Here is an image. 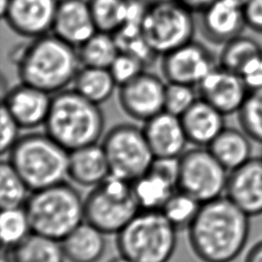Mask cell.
<instances>
[{
	"label": "cell",
	"mask_w": 262,
	"mask_h": 262,
	"mask_svg": "<svg viewBox=\"0 0 262 262\" xmlns=\"http://www.w3.org/2000/svg\"><path fill=\"white\" fill-rule=\"evenodd\" d=\"M233 1H234V2H236L237 4H239L241 6H243V7H244V6L247 4V2H248L249 0H233Z\"/></svg>",
	"instance_id": "44"
},
{
	"label": "cell",
	"mask_w": 262,
	"mask_h": 262,
	"mask_svg": "<svg viewBox=\"0 0 262 262\" xmlns=\"http://www.w3.org/2000/svg\"><path fill=\"white\" fill-rule=\"evenodd\" d=\"M8 2H9V0H1L0 1V3H1V14L5 11V9L8 5Z\"/></svg>",
	"instance_id": "43"
},
{
	"label": "cell",
	"mask_w": 262,
	"mask_h": 262,
	"mask_svg": "<svg viewBox=\"0 0 262 262\" xmlns=\"http://www.w3.org/2000/svg\"><path fill=\"white\" fill-rule=\"evenodd\" d=\"M51 101L50 93L20 82L7 91L2 104L21 128L32 129L45 124Z\"/></svg>",
	"instance_id": "17"
},
{
	"label": "cell",
	"mask_w": 262,
	"mask_h": 262,
	"mask_svg": "<svg viewBox=\"0 0 262 262\" xmlns=\"http://www.w3.org/2000/svg\"><path fill=\"white\" fill-rule=\"evenodd\" d=\"M239 75L250 91L262 89V52L256 55Z\"/></svg>",
	"instance_id": "37"
},
{
	"label": "cell",
	"mask_w": 262,
	"mask_h": 262,
	"mask_svg": "<svg viewBox=\"0 0 262 262\" xmlns=\"http://www.w3.org/2000/svg\"><path fill=\"white\" fill-rule=\"evenodd\" d=\"M104 149L111 175L134 181L146 173L155 159L143 129L132 124H119L105 135Z\"/></svg>",
	"instance_id": "9"
},
{
	"label": "cell",
	"mask_w": 262,
	"mask_h": 262,
	"mask_svg": "<svg viewBox=\"0 0 262 262\" xmlns=\"http://www.w3.org/2000/svg\"><path fill=\"white\" fill-rule=\"evenodd\" d=\"M198 13L196 26L201 34L216 45L243 34L247 27L244 7L233 0H213Z\"/></svg>",
	"instance_id": "14"
},
{
	"label": "cell",
	"mask_w": 262,
	"mask_h": 262,
	"mask_svg": "<svg viewBox=\"0 0 262 262\" xmlns=\"http://www.w3.org/2000/svg\"><path fill=\"white\" fill-rule=\"evenodd\" d=\"M45 133L71 151L97 143L104 130V116L96 104L76 90H62L52 97Z\"/></svg>",
	"instance_id": "3"
},
{
	"label": "cell",
	"mask_w": 262,
	"mask_h": 262,
	"mask_svg": "<svg viewBox=\"0 0 262 262\" xmlns=\"http://www.w3.org/2000/svg\"><path fill=\"white\" fill-rule=\"evenodd\" d=\"M24 207L33 232L60 242L85 221L84 199L64 181L33 190Z\"/></svg>",
	"instance_id": "4"
},
{
	"label": "cell",
	"mask_w": 262,
	"mask_h": 262,
	"mask_svg": "<svg viewBox=\"0 0 262 262\" xmlns=\"http://www.w3.org/2000/svg\"><path fill=\"white\" fill-rule=\"evenodd\" d=\"M32 232L31 223L25 207L2 209L0 234L5 249H11Z\"/></svg>",
	"instance_id": "31"
},
{
	"label": "cell",
	"mask_w": 262,
	"mask_h": 262,
	"mask_svg": "<svg viewBox=\"0 0 262 262\" xmlns=\"http://www.w3.org/2000/svg\"><path fill=\"white\" fill-rule=\"evenodd\" d=\"M108 262H133V261L130 260L129 258H127V257H125V256H123V255L120 254V256L111 259Z\"/></svg>",
	"instance_id": "41"
},
{
	"label": "cell",
	"mask_w": 262,
	"mask_h": 262,
	"mask_svg": "<svg viewBox=\"0 0 262 262\" xmlns=\"http://www.w3.org/2000/svg\"><path fill=\"white\" fill-rule=\"evenodd\" d=\"M7 252H3L2 253V257H1V262H12V259H11V256H10V253H9V250L6 249Z\"/></svg>",
	"instance_id": "42"
},
{
	"label": "cell",
	"mask_w": 262,
	"mask_h": 262,
	"mask_svg": "<svg viewBox=\"0 0 262 262\" xmlns=\"http://www.w3.org/2000/svg\"><path fill=\"white\" fill-rule=\"evenodd\" d=\"M251 140L242 128L225 127L207 147L230 172L253 158Z\"/></svg>",
	"instance_id": "23"
},
{
	"label": "cell",
	"mask_w": 262,
	"mask_h": 262,
	"mask_svg": "<svg viewBox=\"0 0 262 262\" xmlns=\"http://www.w3.org/2000/svg\"><path fill=\"white\" fill-rule=\"evenodd\" d=\"M195 88L200 98L225 116L237 114L250 92L241 75L219 64Z\"/></svg>",
	"instance_id": "13"
},
{
	"label": "cell",
	"mask_w": 262,
	"mask_h": 262,
	"mask_svg": "<svg viewBox=\"0 0 262 262\" xmlns=\"http://www.w3.org/2000/svg\"><path fill=\"white\" fill-rule=\"evenodd\" d=\"M20 82L50 94L62 91L82 67L78 50L53 33L33 38L13 54Z\"/></svg>",
	"instance_id": "2"
},
{
	"label": "cell",
	"mask_w": 262,
	"mask_h": 262,
	"mask_svg": "<svg viewBox=\"0 0 262 262\" xmlns=\"http://www.w3.org/2000/svg\"><path fill=\"white\" fill-rule=\"evenodd\" d=\"M85 221L105 234L119 233L140 211L132 182L114 175L93 186L84 199Z\"/></svg>",
	"instance_id": "7"
},
{
	"label": "cell",
	"mask_w": 262,
	"mask_h": 262,
	"mask_svg": "<svg viewBox=\"0 0 262 262\" xmlns=\"http://www.w3.org/2000/svg\"><path fill=\"white\" fill-rule=\"evenodd\" d=\"M237 116L241 128L249 137L262 143V89L249 92Z\"/></svg>",
	"instance_id": "33"
},
{
	"label": "cell",
	"mask_w": 262,
	"mask_h": 262,
	"mask_svg": "<svg viewBox=\"0 0 262 262\" xmlns=\"http://www.w3.org/2000/svg\"><path fill=\"white\" fill-rule=\"evenodd\" d=\"M201 206L202 204L193 196L178 189L169 198L161 211L177 229L187 228Z\"/></svg>",
	"instance_id": "32"
},
{
	"label": "cell",
	"mask_w": 262,
	"mask_h": 262,
	"mask_svg": "<svg viewBox=\"0 0 262 262\" xmlns=\"http://www.w3.org/2000/svg\"><path fill=\"white\" fill-rule=\"evenodd\" d=\"M250 216L226 195L202 204L187 227L188 241L202 262H232L244 251Z\"/></svg>",
	"instance_id": "1"
},
{
	"label": "cell",
	"mask_w": 262,
	"mask_h": 262,
	"mask_svg": "<svg viewBox=\"0 0 262 262\" xmlns=\"http://www.w3.org/2000/svg\"><path fill=\"white\" fill-rule=\"evenodd\" d=\"M176 1L182 3L193 12H199L208 4H210L213 0H176Z\"/></svg>",
	"instance_id": "40"
},
{
	"label": "cell",
	"mask_w": 262,
	"mask_h": 262,
	"mask_svg": "<svg viewBox=\"0 0 262 262\" xmlns=\"http://www.w3.org/2000/svg\"><path fill=\"white\" fill-rule=\"evenodd\" d=\"M244 14L247 27L262 34V0H249L244 6Z\"/></svg>",
	"instance_id": "38"
},
{
	"label": "cell",
	"mask_w": 262,
	"mask_h": 262,
	"mask_svg": "<svg viewBox=\"0 0 262 262\" xmlns=\"http://www.w3.org/2000/svg\"><path fill=\"white\" fill-rule=\"evenodd\" d=\"M225 115L202 98L180 117L188 142L207 147L225 126Z\"/></svg>",
	"instance_id": "20"
},
{
	"label": "cell",
	"mask_w": 262,
	"mask_h": 262,
	"mask_svg": "<svg viewBox=\"0 0 262 262\" xmlns=\"http://www.w3.org/2000/svg\"><path fill=\"white\" fill-rule=\"evenodd\" d=\"M8 250L12 262H63L66 259L60 241L33 231Z\"/></svg>",
	"instance_id": "24"
},
{
	"label": "cell",
	"mask_w": 262,
	"mask_h": 262,
	"mask_svg": "<svg viewBox=\"0 0 262 262\" xmlns=\"http://www.w3.org/2000/svg\"><path fill=\"white\" fill-rule=\"evenodd\" d=\"M228 174L208 147L196 146L179 157L178 189L204 204L225 195Z\"/></svg>",
	"instance_id": "10"
},
{
	"label": "cell",
	"mask_w": 262,
	"mask_h": 262,
	"mask_svg": "<svg viewBox=\"0 0 262 262\" xmlns=\"http://www.w3.org/2000/svg\"><path fill=\"white\" fill-rule=\"evenodd\" d=\"M108 70L117 85L121 86L141 74L145 67L135 56L126 52H119Z\"/></svg>",
	"instance_id": "35"
},
{
	"label": "cell",
	"mask_w": 262,
	"mask_h": 262,
	"mask_svg": "<svg viewBox=\"0 0 262 262\" xmlns=\"http://www.w3.org/2000/svg\"><path fill=\"white\" fill-rule=\"evenodd\" d=\"M117 86L110 70L105 68L82 66L73 81V89L96 104L106 101Z\"/></svg>",
	"instance_id": "26"
},
{
	"label": "cell",
	"mask_w": 262,
	"mask_h": 262,
	"mask_svg": "<svg viewBox=\"0 0 262 262\" xmlns=\"http://www.w3.org/2000/svg\"><path fill=\"white\" fill-rule=\"evenodd\" d=\"M244 262H262V239L250 248Z\"/></svg>",
	"instance_id": "39"
},
{
	"label": "cell",
	"mask_w": 262,
	"mask_h": 262,
	"mask_svg": "<svg viewBox=\"0 0 262 262\" xmlns=\"http://www.w3.org/2000/svg\"><path fill=\"white\" fill-rule=\"evenodd\" d=\"M111 175L102 144H89L69 154L68 177L83 186H95Z\"/></svg>",
	"instance_id": "21"
},
{
	"label": "cell",
	"mask_w": 262,
	"mask_h": 262,
	"mask_svg": "<svg viewBox=\"0 0 262 262\" xmlns=\"http://www.w3.org/2000/svg\"><path fill=\"white\" fill-rule=\"evenodd\" d=\"M146 3L148 4H152V3H157V2H162V1H168V0H144Z\"/></svg>",
	"instance_id": "45"
},
{
	"label": "cell",
	"mask_w": 262,
	"mask_h": 262,
	"mask_svg": "<svg viewBox=\"0 0 262 262\" xmlns=\"http://www.w3.org/2000/svg\"><path fill=\"white\" fill-rule=\"evenodd\" d=\"M195 28L193 11L176 0L149 4L141 23L143 37L159 55L191 41Z\"/></svg>",
	"instance_id": "8"
},
{
	"label": "cell",
	"mask_w": 262,
	"mask_h": 262,
	"mask_svg": "<svg viewBox=\"0 0 262 262\" xmlns=\"http://www.w3.org/2000/svg\"><path fill=\"white\" fill-rule=\"evenodd\" d=\"M132 187L140 210H161L178 188L175 182L150 169L132 181Z\"/></svg>",
	"instance_id": "25"
},
{
	"label": "cell",
	"mask_w": 262,
	"mask_h": 262,
	"mask_svg": "<svg viewBox=\"0 0 262 262\" xmlns=\"http://www.w3.org/2000/svg\"><path fill=\"white\" fill-rule=\"evenodd\" d=\"M117 235L120 254L133 262H169L177 246V228L161 210H140Z\"/></svg>",
	"instance_id": "6"
},
{
	"label": "cell",
	"mask_w": 262,
	"mask_h": 262,
	"mask_svg": "<svg viewBox=\"0 0 262 262\" xmlns=\"http://www.w3.org/2000/svg\"><path fill=\"white\" fill-rule=\"evenodd\" d=\"M199 98L195 86L167 82L165 91V111L181 117Z\"/></svg>",
	"instance_id": "34"
},
{
	"label": "cell",
	"mask_w": 262,
	"mask_h": 262,
	"mask_svg": "<svg viewBox=\"0 0 262 262\" xmlns=\"http://www.w3.org/2000/svg\"><path fill=\"white\" fill-rule=\"evenodd\" d=\"M105 233L84 221L62 241L66 259L70 262H97L104 254Z\"/></svg>",
	"instance_id": "22"
},
{
	"label": "cell",
	"mask_w": 262,
	"mask_h": 262,
	"mask_svg": "<svg viewBox=\"0 0 262 262\" xmlns=\"http://www.w3.org/2000/svg\"><path fill=\"white\" fill-rule=\"evenodd\" d=\"M142 129L155 158H179L185 151L188 139L180 117L163 111Z\"/></svg>",
	"instance_id": "18"
},
{
	"label": "cell",
	"mask_w": 262,
	"mask_h": 262,
	"mask_svg": "<svg viewBox=\"0 0 262 262\" xmlns=\"http://www.w3.org/2000/svg\"><path fill=\"white\" fill-rule=\"evenodd\" d=\"M97 31L114 34L125 23L127 0H88Z\"/></svg>",
	"instance_id": "30"
},
{
	"label": "cell",
	"mask_w": 262,
	"mask_h": 262,
	"mask_svg": "<svg viewBox=\"0 0 262 262\" xmlns=\"http://www.w3.org/2000/svg\"><path fill=\"white\" fill-rule=\"evenodd\" d=\"M59 0H9L1 14L16 34L37 38L52 32Z\"/></svg>",
	"instance_id": "15"
},
{
	"label": "cell",
	"mask_w": 262,
	"mask_h": 262,
	"mask_svg": "<svg viewBox=\"0 0 262 262\" xmlns=\"http://www.w3.org/2000/svg\"><path fill=\"white\" fill-rule=\"evenodd\" d=\"M166 86L167 83L160 77L143 71L119 86V102L128 116L146 122L165 111Z\"/></svg>",
	"instance_id": "12"
},
{
	"label": "cell",
	"mask_w": 262,
	"mask_h": 262,
	"mask_svg": "<svg viewBox=\"0 0 262 262\" xmlns=\"http://www.w3.org/2000/svg\"><path fill=\"white\" fill-rule=\"evenodd\" d=\"M82 66L108 69L120 50L114 34L96 31L78 48Z\"/></svg>",
	"instance_id": "27"
},
{
	"label": "cell",
	"mask_w": 262,
	"mask_h": 262,
	"mask_svg": "<svg viewBox=\"0 0 262 262\" xmlns=\"http://www.w3.org/2000/svg\"><path fill=\"white\" fill-rule=\"evenodd\" d=\"M217 66L212 51L193 40L163 54L161 62L167 82L195 87Z\"/></svg>",
	"instance_id": "11"
},
{
	"label": "cell",
	"mask_w": 262,
	"mask_h": 262,
	"mask_svg": "<svg viewBox=\"0 0 262 262\" xmlns=\"http://www.w3.org/2000/svg\"><path fill=\"white\" fill-rule=\"evenodd\" d=\"M222 46L219 55V66L238 75L256 55L262 52V47L257 40L243 34L229 40Z\"/></svg>",
	"instance_id": "28"
},
{
	"label": "cell",
	"mask_w": 262,
	"mask_h": 262,
	"mask_svg": "<svg viewBox=\"0 0 262 262\" xmlns=\"http://www.w3.org/2000/svg\"><path fill=\"white\" fill-rule=\"evenodd\" d=\"M8 154V161L31 190L62 182L68 177L70 151L47 133L20 136Z\"/></svg>",
	"instance_id": "5"
},
{
	"label": "cell",
	"mask_w": 262,
	"mask_h": 262,
	"mask_svg": "<svg viewBox=\"0 0 262 262\" xmlns=\"http://www.w3.org/2000/svg\"><path fill=\"white\" fill-rule=\"evenodd\" d=\"M30 190L26 181L10 162L3 161L0 166L1 209L24 207L29 198Z\"/></svg>",
	"instance_id": "29"
},
{
	"label": "cell",
	"mask_w": 262,
	"mask_h": 262,
	"mask_svg": "<svg viewBox=\"0 0 262 262\" xmlns=\"http://www.w3.org/2000/svg\"><path fill=\"white\" fill-rule=\"evenodd\" d=\"M225 195L250 217L262 214V157L229 172Z\"/></svg>",
	"instance_id": "16"
},
{
	"label": "cell",
	"mask_w": 262,
	"mask_h": 262,
	"mask_svg": "<svg viewBox=\"0 0 262 262\" xmlns=\"http://www.w3.org/2000/svg\"><path fill=\"white\" fill-rule=\"evenodd\" d=\"M97 31L88 0H59L52 33L78 48Z\"/></svg>",
	"instance_id": "19"
},
{
	"label": "cell",
	"mask_w": 262,
	"mask_h": 262,
	"mask_svg": "<svg viewBox=\"0 0 262 262\" xmlns=\"http://www.w3.org/2000/svg\"><path fill=\"white\" fill-rule=\"evenodd\" d=\"M21 127L10 115L7 108L1 106V141L0 151L2 155L9 152L19 139V129Z\"/></svg>",
	"instance_id": "36"
}]
</instances>
